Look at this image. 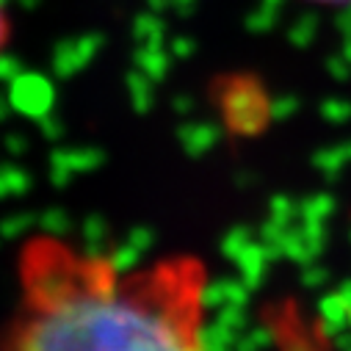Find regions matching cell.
<instances>
[{
	"label": "cell",
	"mask_w": 351,
	"mask_h": 351,
	"mask_svg": "<svg viewBox=\"0 0 351 351\" xmlns=\"http://www.w3.org/2000/svg\"><path fill=\"white\" fill-rule=\"evenodd\" d=\"M205 310L208 269L194 254L122 269L34 235L17 254V304L0 351H208Z\"/></svg>",
	"instance_id": "obj_1"
},
{
	"label": "cell",
	"mask_w": 351,
	"mask_h": 351,
	"mask_svg": "<svg viewBox=\"0 0 351 351\" xmlns=\"http://www.w3.org/2000/svg\"><path fill=\"white\" fill-rule=\"evenodd\" d=\"M9 39H12V25H9V14H6L3 3H0V53L6 50Z\"/></svg>",
	"instance_id": "obj_2"
},
{
	"label": "cell",
	"mask_w": 351,
	"mask_h": 351,
	"mask_svg": "<svg viewBox=\"0 0 351 351\" xmlns=\"http://www.w3.org/2000/svg\"><path fill=\"white\" fill-rule=\"evenodd\" d=\"M307 3H315V6H343V3H351V0H307Z\"/></svg>",
	"instance_id": "obj_3"
}]
</instances>
